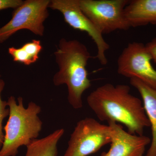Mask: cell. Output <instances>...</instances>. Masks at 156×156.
I'll return each mask as SVG.
<instances>
[{
    "label": "cell",
    "instance_id": "e0dca14e",
    "mask_svg": "<svg viewBox=\"0 0 156 156\" xmlns=\"http://www.w3.org/2000/svg\"><path fill=\"white\" fill-rule=\"evenodd\" d=\"M145 47L149 53H150L152 60L156 63V38L147 43Z\"/></svg>",
    "mask_w": 156,
    "mask_h": 156
},
{
    "label": "cell",
    "instance_id": "ac0fdd59",
    "mask_svg": "<svg viewBox=\"0 0 156 156\" xmlns=\"http://www.w3.org/2000/svg\"><path fill=\"white\" fill-rule=\"evenodd\" d=\"M1 72H0V79H1Z\"/></svg>",
    "mask_w": 156,
    "mask_h": 156
},
{
    "label": "cell",
    "instance_id": "9c48e42d",
    "mask_svg": "<svg viewBox=\"0 0 156 156\" xmlns=\"http://www.w3.org/2000/svg\"><path fill=\"white\" fill-rule=\"evenodd\" d=\"M110 128V147L100 156H143L151 139L145 135L131 134L115 122H109Z\"/></svg>",
    "mask_w": 156,
    "mask_h": 156
},
{
    "label": "cell",
    "instance_id": "5bb4252c",
    "mask_svg": "<svg viewBox=\"0 0 156 156\" xmlns=\"http://www.w3.org/2000/svg\"><path fill=\"white\" fill-rule=\"evenodd\" d=\"M8 51L14 62H20L27 66L34 63L30 56L22 47L20 48L11 47L9 48Z\"/></svg>",
    "mask_w": 156,
    "mask_h": 156
},
{
    "label": "cell",
    "instance_id": "7a4b0ae2",
    "mask_svg": "<svg viewBox=\"0 0 156 156\" xmlns=\"http://www.w3.org/2000/svg\"><path fill=\"white\" fill-rule=\"evenodd\" d=\"M54 54L58 71L53 76V84H66L69 103L76 109L82 108V95L91 87L87 69L91 58L88 48L78 40L62 38Z\"/></svg>",
    "mask_w": 156,
    "mask_h": 156
},
{
    "label": "cell",
    "instance_id": "8992f818",
    "mask_svg": "<svg viewBox=\"0 0 156 156\" xmlns=\"http://www.w3.org/2000/svg\"><path fill=\"white\" fill-rule=\"evenodd\" d=\"M50 0H26L14 9L12 18L0 28V44L22 30H27L34 34L43 36L44 23L49 16Z\"/></svg>",
    "mask_w": 156,
    "mask_h": 156
},
{
    "label": "cell",
    "instance_id": "3957f363",
    "mask_svg": "<svg viewBox=\"0 0 156 156\" xmlns=\"http://www.w3.org/2000/svg\"><path fill=\"white\" fill-rule=\"evenodd\" d=\"M7 104L9 118L4 127L5 138L0 156H16L20 147L27 146L39 136L43 126L38 116L41 108L33 101L26 108L21 97L17 98V103L14 96H10Z\"/></svg>",
    "mask_w": 156,
    "mask_h": 156
},
{
    "label": "cell",
    "instance_id": "5b68a950",
    "mask_svg": "<svg viewBox=\"0 0 156 156\" xmlns=\"http://www.w3.org/2000/svg\"><path fill=\"white\" fill-rule=\"evenodd\" d=\"M111 142L110 128L92 118L77 123L63 156H88Z\"/></svg>",
    "mask_w": 156,
    "mask_h": 156
},
{
    "label": "cell",
    "instance_id": "8fae6325",
    "mask_svg": "<svg viewBox=\"0 0 156 156\" xmlns=\"http://www.w3.org/2000/svg\"><path fill=\"white\" fill-rule=\"evenodd\" d=\"M131 27L156 24V0H132L125 9Z\"/></svg>",
    "mask_w": 156,
    "mask_h": 156
},
{
    "label": "cell",
    "instance_id": "9a60e30c",
    "mask_svg": "<svg viewBox=\"0 0 156 156\" xmlns=\"http://www.w3.org/2000/svg\"><path fill=\"white\" fill-rule=\"evenodd\" d=\"M21 47L30 56L34 63L38 59L39 54L43 49L41 41L37 40H33L30 42L26 43Z\"/></svg>",
    "mask_w": 156,
    "mask_h": 156
},
{
    "label": "cell",
    "instance_id": "4fadbf2b",
    "mask_svg": "<svg viewBox=\"0 0 156 156\" xmlns=\"http://www.w3.org/2000/svg\"><path fill=\"white\" fill-rule=\"evenodd\" d=\"M5 87V82L3 80L0 79V150L2 147L5 138V134L3 131V121L9 115V108H7L8 106L7 101L2 100L1 96Z\"/></svg>",
    "mask_w": 156,
    "mask_h": 156
},
{
    "label": "cell",
    "instance_id": "52a82bcc",
    "mask_svg": "<svg viewBox=\"0 0 156 156\" xmlns=\"http://www.w3.org/2000/svg\"><path fill=\"white\" fill-rule=\"evenodd\" d=\"M49 8L59 11L65 22L73 28L87 33L97 47L95 57L102 65L107 64L105 54L109 49V45L102 34L81 10L79 0H50Z\"/></svg>",
    "mask_w": 156,
    "mask_h": 156
},
{
    "label": "cell",
    "instance_id": "ba28073f",
    "mask_svg": "<svg viewBox=\"0 0 156 156\" xmlns=\"http://www.w3.org/2000/svg\"><path fill=\"white\" fill-rule=\"evenodd\" d=\"M151 56L145 45L139 42L129 43L117 60V72L126 77L136 78L156 88V70L151 64Z\"/></svg>",
    "mask_w": 156,
    "mask_h": 156
},
{
    "label": "cell",
    "instance_id": "30bf717a",
    "mask_svg": "<svg viewBox=\"0 0 156 156\" xmlns=\"http://www.w3.org/2000/svg\"><path fill=\"white\" fill-rule=\"evenodd\" d=\"M130 84L140 94L151 129L150 146L144 156H156V88L136 78L130 79Z\"/></svg>",
    "mask_w": 156,
    "mask_h": 156
},
{
    "label": "cell",
    "instance_id": "6da1fadb",
    "mask_svg": "<svg viewBox=\"0 0 156 156\" xmlns=\"http://www.w3.org/2000/svg\"><path fill=\"white\" fill-rule=\"evenodd\" d=\"M130 89L125 84H105L88 95L87 103L100 121L121 123L131 134L142 135L150 124L142 100Z\"/></svg>",
    "mask_w": 156,
    "mask_h": 156
},
{
    "label": "cell",
    "instance_id": "7c38bea8",
    "mask_svg": "<svg viewBox=\"0 0 156 156\" xmlns=\"http://www.w3.org/2000/svg\"><path fill=\"white\" fill-rule=\"evenodd\" d=\"M64 133L61 128L41 139L34 140L26 147L25 156H57V144Z\"/></svg>",
    "mask_w": 156,
    "mask_h": 156
},
{
    "label": "cell",
    "instance_id": "2e32d148",
    "mask_svg": "<svg viewBox=\"0 0 156 156\" xmlns=\"http://www.w3.org/2000/svg\"><path fill=\"white\" fill-rule=\"evenodd\" d=\"M23 2L22 0H0V11L10 9H17Z\"/></svg>",
    "mask_w": 156,
    "mask_h": 156
},
{
    "label": "cell",
    "instance_id": "277c9868",
    "mask_svg": "<svg viewBox=\"0 0 156 156\" xmlns=\"http://www.w3.org/2000/svg\"><path fill=\"white\" fill-rule=\"evenodd\" d=\"M129 0H79L84 14L102 34L128 30L131 26L125 13Z\"/></svg>",
    "mask_w": 156,
    "mask_h": 156
}]
</instances>
